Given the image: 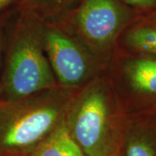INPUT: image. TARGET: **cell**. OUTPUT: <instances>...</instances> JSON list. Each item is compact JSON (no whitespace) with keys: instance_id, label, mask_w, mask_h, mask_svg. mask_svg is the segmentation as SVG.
<instances>
[{"instance_id":"1","label":"cell","mask_w":156,"mask_h":156,"mask_svg":"<svg viewBox=\"0 0 156 156\" xmlns=\"http://www.w3.org/2000/svg\"><path fill=\"white\" fill-rule=\"evenodd\" d=\"M86 156H120L125 138L122 109L108 78L97 76L74 95L64 117Z\"/></svg>"},{"instance_id":"2","label":"cell","mask_w":156,"mask_h":156,"mask_svg":"<svg viewBox=\"0 0 156 156\" xmlns=\"http://www.w3.org/2000/svg\"><path fill=\"white\" fill-rule=\"evenodd\" d=\"M79 89L58 85L17 100H0V156L30 155L63 121Z\"/></svg>"},{"instance_id":"3","label":"cell","mask_w":156,"mask_h":156,"mask_svg":"<svg viewBox=\"0 0 156 156\" xmlns=\"http://www.w3.org/2000/svg\"><path fill=\"white\" fill-rule=\"evenodd\" d=\"M45 24L26 15L17 23L0 81V100L14 101L58 86L45 52Z\"/></svg>"},{"instance_id":"4","label":"cell","mask_w":156,"mask_h":156,"mask_svg":"<svg viewBox=\"0 0 156 156\" xmlns=\"http://www.w3.org/2000/svg\"><path fill=\"white\" fill-rule=\"evenodd\" d=\"M127 20L119 0H83L74 19L76 37L102 64Z\"/></svg>"},{"instance_id":"5","label":"cell","mask_w":156,"mask_h":156,"mask_svg":"<svg viewBox=\"0 0 156 156\" xmlns=\"http://www.w3.org/2000/svg\"><path fill=\"white\" fill-rule=\"evenodd\" d=\"M44 46L59 86L79 89L98 76L101 63L70 33L45 25Z\"/></svg>"},{"instance_id":"6","label":"cell","mask_w":156,"mask_h":156,"mask_svg":"<svg viewBox=\"0 0 156 156\" xmlns=\"http://www.w3.org/2000/svg\"><path fill=\"white\" fill-rule=\"evenodd\" d=\"M123 75L134 92L156 95L155 57H136L128 60L124 64Z\"/></svg>"},{"instance_id":"7","label":"cell","mask_w":156,"mask_h":156,"mask_svg":"<svg viewBox=\"0 0 156 156\" xmlns=\"http://www.w3.org/2000/svg\"><path fill=\"white\" fill-rule=\"evenodd\" d=\"M29 156H86L68 132L64 119Z\"/></svg>"},{"instance_id":"8","label":"cell","mask_w":156,"mask_h":156,"mask_svg":"<svg viewBox=\"0 0 156 156\" xmlns=\"http://www.w3.org/2000/svg\"><path fill=\"white\" fill-rule=\"evenodd\" d=\"M122 156H156V137L151 131L134 128L125 134Z\"/></svg>"},{"instance_id":"9","label":"cell","mask_w":156,"mask_h":156,"mask_svg":"<svg viewBox=\"0 0 156 156\" xmlns=\"http://www.w3.org/2000/svg\"><path fill=\"white\" fill-rule=\"evenodd\" d=\"M129 48L156 58V22L141 23L130 29L124 37Z\"/></svg>"},{"instance_id":"10","label":"cell","mask_w":156,"mask_h":156,"mask_svg":"<svg viewBox=\"0 0 156 156\" xmlns=\"http://www.w3.org/2000/svg\"><path fill=\"white\" fill-rule=\"evenodd\" d=\"M32 10L47 16L57 15L66 11L76 0H24Z\"/></svg>"},{"instance_id":"11","label":"cell","mask_w":156,"mask_h":156,"mask_svg":"<svg viewBox=\"0 0 156 156\" xmlns=\"http://www.w3.org/2000/svg\"><path fill=\"white\" fill-rule=\"evenodd\" d=\"M126 3H128L131 5L138 8H152L156 5V0H124Z\"/></svg>"},{"instance_id":"12","label":"cell","mask_w":156,"mask_h":156,"mask_svg":"<svg viewBox=\"0 0 156 156\" xmlns=\"http://www.w3.org/2000/svg\"><path fill=\"white\" fill-rule=\"evenodd\" d=\"M16 0H0V10L5 8L7 6L11 5L13 2H15Z\"/></svg>"},{"instance_id":"13","label":"cell","mask_w":156,"mask_h":156,"mask_svg":"<svg viewBox=\"0 0 156 156\" xmlns=\"http://www.w3.org/2000/svg\"><path fill=\"white\" fill-rule=\"evenodd\" d=\"M2 48H3V37H2V31L0 30V62H1V56H2Z\"/></svg>"}]
</instances>
